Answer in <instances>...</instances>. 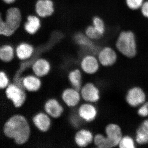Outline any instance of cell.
Masks as SVG:
<instances>
[{"label": "cell", "instance_id": "5b68a950", "mask_svg": "<svg viewBox=\"0 0 148 148\" xmlns=\"http://www.w3.org/2000/svg\"><path fill=\"white\" fill-rule=\"evenodd\" d=\"M118 56L116 49L109 46L102 47L97 56L99 63L104 67L113 66L116 63Z\"/></svg>", "mask_w": 148, "mask_h": 148}, {"label": "cell", "instance_id": "8992f818", "mask_svg": "<svg viewBox=\"0 0 148 148\" xmlns=\"http://www.w3.org/2000/svg\"><path fill=\"white\" fill-rule=\"evenodd\" d=\"M1 16L6 25L14 32L20 27L22 21V14L21 11L18 8H10L7 10L4 18H3L1 15Z\"/></svg>", "mask_w": 148, "mask_h": 148}, {"label": "cell", "instance_id": "d4e9b609", "mask_svg": "<svg viewBox=\"0 0 148 148\" xmlns=\"http://www.w3.org/2000/svg\"><path fill=\"white\" fill-rule=\"evenodd\" d=\"M84 32L86 35L92 40H99L103 37L92 24L86 26Z\"/></svg>", "mask_w": 148, "mask_h": 148}, {"label": "cell", "instance_id": "ba28073f", "mask_svg": "<svg viewBox=\"0 0 148 148\" xmlns=\"http://www.w3.org/2000/svg\"><path fill=\"white\" fill-rule=\"evenodd\" d=\"M125 98L129 106L136 107L142 105L145 102V93L140 88L134 87L128 90Z\"/></svg>", "mask_w": 148, "mask_h": 148}, {"label": "cell", "instance_id": "2e32d148", "mask_svg": "<svg viewBox=\"0 0 148 148\" xmlns=\"http://www.w3.org/2000/svg\"><path fill=\"white\" fill-rule=\"evenodd\" d=\"M32 69L37 76H44L46 75L50 71V64L46 59L39 58L34 62L32 66Z\"/></svg>", "mask_w": 148, "mask_h": 148}, {"label": "cell", "instance_id": "4fadbf2b", "mask_svg": "<svg viewBox=\"0 0 148 148\" xmlns=\"http://www.w3.org/2000/svg\"><path fill=\"white\" fill-rule=\"evenodd\" d=\"M62 98L64 103L69 107H74L79 103L80 95L77 91L73 88H69L64 90Z\"/></svg>", "mask_w": 148, "mask_h": 148}, {"label": "cell", "instance_id": "f546056e", "mask_svg": "<svg viewBox=\"0 0 148 148\" xmlns=\"http://www.w3.org/2000/svg\"><path fill=\"white\" fill-rule=\"evenodd\" d=\"M138 114L142 117L148 116V103H145L138 110Z\"/></svg>", "mask_w": 148, "mask_h": 148}, {"label": "cell", "instance_id": "52a82bcc", "mask_svg": "<svg viewBox=\"0 0 148 148\" xmlns=\"http://www.w3.org/2000/svg\"><path fill=\"white\" fill-rule=\"evenodd\" d=\"M5 92L7 98L12 101L16 108H19L22 106L26 100V94L24 90L14 84L9 85Z\"/></svg>", "mask_w": 148, "mask_h": 148}, {"label": "cell", "instance_id": "30bf717a", "mask_svg": "<svg viewBox=\"0 0 148 148\" xmlns=\"http://www.w3.org/2000/svg\"><path fill=\"white\" fill-rule=\"evenodd\" d=\"M35 11L39 17L46 18L54 12V3L52 0H38L35 4Z\"/></svg>", "mask_w": 148, "mask_h": 148}, {"label": "cell", "instance_id": "4316f807", "mask_svg": "<svg viewBox=\"0 0 148 148\" xmlns=\"http://www.w3.org/2000/svg\"><path fill=\"white\" fill-rule=\"evenodd\" d=\"M145 0H125L127 7L132 10H138L140 9Z\"/></svg>", "mask_w": 148, "mask_h": 148}, {"label": "cell", "instance_id": "1f68e13d", "mask_svg": "<svg viewBox=\"0 0 148 148\" xmlns=\"http://www.w3.org/2000/svg\"><path fill=\"white\" fill-rule=\"evenodd\" d=\"M4 3L8 4H10L13 3L15 2L16 0H2Z\"/></svg>", "mask_w": 148, "mask_h": 148}, {"label": "cell", "instance_id": "5bb4252c", "mask_svg": "<svg viewBox=\"0 0 148 148\" xmlns=\"http://www.w3.org/2000/svg\"><path fill=\"white\" fill-rule=\"evenodd\" d=\"M92 133L89 130L82 129L76 133L75 140L76 144L80 147H85L90 145L93 141Z\"/></svg>", "mask_w": 148, "mask_h": 148}, {"label": "cell", "instance_id": "7c38bea8", "mask_svg": "<svg viewBox=\"0 0 148 148\" xmlns=\"http://www.w3.org/2000/svg\"><path fill=\"white\" fill-rule=\"evenodd\" d=\"M78 113L81 118L85 121L90 122L95 119L97 111L94 106L89 103H85L80 106Z\"/></svg>", "mask_w": 148, "mask_h": 148}, {"label": "cell", "instance_id": "f1b7e54d", "mask_svg": "<svg viewBox=\"0 0 148 148\" xmlns=\"http://www.w3.org/2000/svg\"><path fill=\"white\" fill-rule=\"evenodd\" d=\"M9 80L4 72H0V88L1 89L7 87Z\"/></svg>", "mask_w": 148, "mask_h": 148}, {"label": "cell", "instance_id": "ac0fdd59", "mask_svg": "<svg viewBox=\"0 0 148 148\" xmlns=\"http://www.w3.org/2000/svg\"><path fill=\"white\" fill-rule=\"evenodd\" d=\"M33 46L27 42H21L17 46L16 48V55L18 59L25 60L29 59L34 52Z\"/></svg>", "mask_w": 148, "mask_h": 148}, {"label": "cell", "instance_id": "d6986e66", "mask_svg": "<svg viewBox=\"0 0 148 148\" xmlns=\"http://www.w3.org/2000/svg\"><path fill=\"white\" fill-rule=\"evenodd\" d=\"M33 122L38 129L42 132H46L51 125L50 119L47 115L39 113L34 116Z\"/></svg>", "mask_w": 148, "mask_h": 148}, {"label": "cell", "instance_id": "484cf974", "mask_svg": "<svg viewBox=\"0 0 148 148\" xmlns=\"http://www.w3.org/2000/svg\"><path fill=\"white\" fill-rule=\"evenodd\" d=\"M135 143L133 139L129 136L123 137L119 143L120 148H134L135 147Z\"/></svg>", "mask_w": 148, "mask_h": 148}, {"label": "cell", "instance_id": "e0dca14e", "mask_svg": "<svg viewBox=\"0 0 148 148\" xmlns=\"http://www.w3.org/2000/svg\"><path fill=\"white\" fill-rule=\"evenodd\" d=\"M41 21L39 16L29 15L27 16V21L24 25V29L30 35L36 34L41 27Z\"/></svg>", "mask_w": 148, "mask_h": 148}, {"label": "cell", "instance_id": "9c48e42d", "mask_svg": "<svg viewBox=\"0 0 148 148\" xmlns=\"http://www.w3.org/2000/svg\"><path fill=\"white\" fill-rule=\"evenodd\" d=\"M100 64L97 56L89 54L82 57L81 61L80 66L85 73L88 74H93L98 71Z\"/></svg>", "mask_w": 148, "mask_h": 148}, {"label": "cell", "instance_id": "603a6c76", "mask_svg": "<svg viewBox=\"0 0 148 148\" xmlns=\"http://www.w3.org/2000/svg\"><path fill=\"white\" fill-rule=\"evenodd\" d=\"M14 49L10 45H4L0 48V58L3 62H9L14 57Z\"/></svg>", "mask_w": 148, "mask_h": 148}, {"label": "cell", "instance_id": "277c9868", "mask_svg": "<svg viewBox=\"0 0 148 148\" xmlns=\"http://www.w3.org/2000/svg\"><path fill=\"white\" fill-rule=\"evenodd\" d=\"M74 42L79 47L84 56L86 55L98 56L102 47L97 41L90 39L84 32H79L74 35Z\"/></svg>", "mask_w": 148, "mask_h": 148}, {"label": "cell", "instance_id": "44dd1931", "mask_svg": "<svg viewBox=\"0 0 148 148\" xmlns=\"http://www.w3.org/2000/svg\"><path fill=\"white\" fill-rule=\"evenodd\" d=\"M23 82L25 89L32 92L39 90L41 84L39 79L34 76L25 77L23 78Z\"/></svg>", "mask_w": 148, "mask_h": 148}, {"label": "cell", "instance_id": "9a60e30c", "mask_svg": "<svg viewBox=\"0 0 148 148\" xmlns=\"http://www.w3.org/2000/svg\"><path fill=\"white\" fill-rule=\"evenodd\" d=\"M45 110L50 116L57 118L61 116L63 112V108L57 100L49 99L45 105Z\"/></svg>", "mask_w": 148, "mask_h": 148}, {"label": "cell", "instance_id": "83f0119b", "mask_svg": "<svg viewBox=\"0 0 148 148\" xmlns=\"http://www.w3.org/2000/svg\"><path fill=\"white\" fill-rule=\"evenodd\" d=\"M15 33L14 31L9 28L6 25L3 18L1 16L0 18V34L3 36L10 37Z\"/></svg>", "mask_w": 148, "mask_h": 148}, {"label": "cell", "instance_id": "ffe728a7", "mask_svg": "<svg viewBox=\"0 0 148 148\" xmlns=\"http://www.w3.org/2000/svg\"><path fill=\"white\" fill-rule=\"evenodd\" d=\"M136 141L140 145L148 144V119L144 121L137 129Z\"/></svg>", "mask_w": 148, "mask_h": 148}, {"label": "cell", "instance_id": "8fae6325", "mask_svg": "<svg viewBox=\"0 0 148 148\" xmlns=\"http://www.w3.org/2000/svg\"><path fill=\"white\" fill-rule=\"evenodd\" d=\"M81 95L85 101L95 103L100 99V92L97 87L91 83H88L82 88Z\"/></svg>", "mask_w": 148, "mask_h": 148}, {"label": "cell", "instance_id": "7402d4cb", "mask_svg": "<svg viewBox=\"0 0 148 148\" xmlns=\"http://www.w3.org/2000/svg\"><path fill=\"white\" fill-rule=\"evenodd\" d=\"M69 81L73 86V88L77 91H80L82 86L81 72L79 69H75L69 73Z\"/></svg>", "mask_w": 148, "mask_h": 148}, {"label": "cell", "instance_id": "6da1fadb", "mask_svg": "<svg viewBox=\"0 0 148 148\" xmlns=\"http://www.w3.org/2000/svg\"><path fill=\"white\" fill-rule=\"evenodd\" d=\"M3 132L7 137L13 139L16 144L21 145L29 139L30 128L24 116L15 115L11 117L4 125Z\"/></svg>", "mask_w": 148, "mask_h": 148}, {"label": "cell", "instance_id": "3957f363", "mask_svg": "<svg viewBox=\"0 0 148 148\" xmlns=\"http://www.w3.org/2000/svg\"><path fill=\"white\" fill-rule=\"evenodd\" d=\"M106 136L103 134L95 135L93 139L94 144L99 148H112L119 145L122 138V132L119 125L110 123L106 127Z\"/></svg>", "mask_w": 148, "mask_h": 148}, {"label": "cell", "instance_id": "7a4b0ae2", "mask_svg": "<svg viewBox=\"0 0 148 148\" xmlns=\"http://www.w3.org/2000/svg\"><path fill=\"white\" fill-rule=\"evenodd\" d=\"M115 49L126 58H134L138 53V44L135 33L130 30L122 31L117 39Z\"/></svg>", "mask_w": 148, "mask_h": 148}, {"label": "cell", "instance_id": "cb8c5ba5", "mask_svg": "<svg viewBox=\"0 0 148 148\" xmlns=\"http://www.w3.org/2000/svg\"><path fill=\"white\" fill-rule=\"evenodd\" d=\"M91 24L102 36H104L106 32V22L102 17L98 15L93 16Z\"/></svg>", "mask_w": 148, "mask_h": 148}, {"label": "cell", "instance_id": "4dcf8cb0", "mask_svg": "<svg viewBox=\"0 0 148 148\" xmlns=\"http://www.w3.org/2000/svg\"><path fill=\"white\" fill-rule=\"evenodd\" d=\"M140 10L142 15L148 19V0L145 1Z\"/></svg>", "mask_w": 148, "mask_h": 148}]
</instances>
